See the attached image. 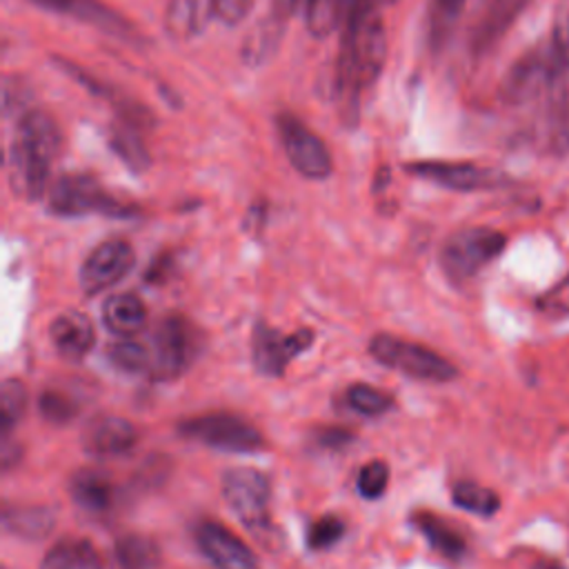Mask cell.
<instances>
[{"label": "cell", "instance_id": "6da1fadb", "mask_svg": "<svg viewBox=\"0 0 569 569\" xmlns=\"http://www.w3.org/2000/svg\"><path fill=\"white\" fill-rule=\"evenodd\" d=\"M387 60V31L378 9L369 0H358L353 7L338 56L336 93L342 100V113L358 120L360 93L376 84Z\"/></svg>", "mask_w": 569, "mask_h": 569}, {"label": "cell", "instance_id": "7a4b0ae2", "mask_svg": "<svg viewBox=\"0 0 569 569\" xmlns=\"http://www.w3.org/2000/svg\"><path fill=\"white\" fill-rule=\"evenodd\" d=\"M62 147V133L47 111H24L7 153L9 187L16 198L36 202L49 191L51 160Z\"/></svg>", "mask_w": 569, "mask_h": 569}, {"label": "cell", "instance_id": "3957f363", "mask_svg": "<svg viewBox=\"0 0 569 569\" xmlns=\"http://www.w3.org/2000/svg\"><path fill=\"white\" fill-rule=\"evenodd\" d=\"M222 496L238 520L260 540L264 547L276 542L278 529L269 513V478L251 467L227 469L222 476Z\"/></svg>", "mask_w": 569, "mask_h": 569}, {"label": "cell", "instance_id": "277c9868", "mask_svg": "<svg viewBox=\"0 0 569 569\" xmlns=\"http://www.w3.org/2000/svg\"><path fill=\"white\" fill-rule=\"evenodd\" d=\"M200 347L202 338L198 327L180 313H169L156 325L147 342V373L160 382L176 380L193 365Z\"/></svg>", "mask_w": 569, "mask_h": 569}, {"label": "cell", "instance_id": "5b68a950", "mask_svg": "<svg viewBox=\"0 0 569 569\" xmlns=\"http://www.w3.org/2000/svg\"><path fill=\"white\" fill-rule=\"evenodd\" d=\"M47 209L62 218H78L89 213L109 218L138 216L136 204L118 200L89 173H64L56 178L47 191Z\"/></svg>", "mask_w": 569, "mask_h": 569}, {"label": "cell", "instance_id": "8992f818", "mask_svg": "<svg viewBox=\"0 0 569 569\" xmlns=\"http://www.w3.org/2000/svg\"><path fill=\"white\" fill-rule=\"evenodd\" d=\"M507 244L505 233L491 227H467L451 233L440 247V267L453 282H465L496 260Z\"/></svg>", "mask_w": 569, "mask_h": 569}, {"label": "cell", "instance_id": "52a82bcc", "mask_svg": "<svg viewBox=\"0 0 569 569\" xmlns=\"http://www.w3.org/2000/svg\"><path fill=\"white\" fill-rule=\"evenodd\" d=\"M369 353L380 365L396 369L409 378L416 380H429V382H447L458 376V369L436 353L429 347H422L418 342L391 336V333H378L369 340Z\"/></svg>", "mask_w": 569, "mask_h": 569}, {"label": "cell", "instance_id": "ba28073f", "mask_svg": "<svg viewBox=\"0 0 569 569\" xmlns=\"http://www.w3.org/2000/svg\"><path fill=\"white\" fill-rule=\"evenodd\" d=\"M182 438L202 442L207 447L233 453H253L264 447L262 433L247 420L233 413H204L178 425Z\"/></svg>", "mask_w": 569, "mask_h": 569}, {"label": "cell", "instance_id": "9c48e42d", "mask_svg": "<svg viewBox=\"0 0 569 569\" xmlns=\"http://www.w3.org/2000/svg\"><path fill=\"white\" fill-rule=\"evenodd\" d=\"M276 129L282 142V149L291 167L307 180H325L333 171V160L322 142L302 120L291 113H280Z\"/></svg>", "mask_w": 569, "mask_h": 569}, {"label": "cell", "instance_id": "30bf717a", "mask_svg": "<svg viewBox=\"0 0 569 569\" xmlns=\"http://www.w3.org/2000/svg\"><path fill=\"white\" fill-rule=\"evenodd\" d=\"M405 171L429 180L438 187L453 189V191H482V189H498L509 184V176L473 162H447V160H416L405 164Z\"/></svg>", "mask_w": 569, "mask_h": 569}, {"label": "cell", "instance_id": "8fae6325", "mask_svg": "<svg viewBox=\"0 0 569 569\" xmlns=\"http://www.w3.org/2000/svg\"><path fill=\"white\" fill-rule=\"evenodd\" d=\"M558 80L547 44L522 53L505 73L500 82V98L509 104H525L538 98L549 84Z\"/></svg>", "mask_w": 569, "mask_h": 569}, {"label": "cell", "instance_id": "7c38bea8", "mask_svg": "<svg viewBox=\"0 0 569 569\" xmlns=\"http://www.w3.org/2000/svg\"><path fill=\"white\" fill-rule=\"evenodd\" d=\"M136 264L133 247L127 240H104L91 249L80 267V287L87 296H96L118 284Z\"/></svg>", "mask_w": 569, "mask_h": 569}, {"label": "cell", "instance_id": "4fadbf2b", "mask_svg": "<svg viewBox=\"0 0 569 569\" xmlns=\"http://www.w3.org/2000/svg\"><path fill=\"white\" fill-rule=\"evenodd\" d=\"M313 342V331L300 329L296 333H282L269 325H258L251 336V358L260 373L282 376L287 365L309 349Z\"/></svg>", "mask_w": 569, "mask_h": 569}, {"label": "cell", "instance_id": "5bb4252c", "mask_svg": "<svg viewBox=\"0 0 569 569\" xmlns=\"http://www.w3.org/2000/svg\"><path fill=\"white\" fill-rule=\"evenodd\" d=\"M27 2H31L40 9H47V11H53V13L71 16L80 22H87L96 29L111 33L113 38H120L124 42L142 40L138 29L122 13L113 11L111 7L102 4L100 0H27Z\"/></svg>", "mask_w": 569, "mask_h": 569}, {"label": "cell", "instance_id": "9a60e30c", "mask_svg": "<svg viewBox=\"0 0 569 569\" xmlns=\"http://www.w3.org/2000/svg\"><path fill=\"white\" fill-rule=\"evenodd\" d=\"M196 540L200 551L216 569H260L256 553L220 522H200L196 529Z\"/></svg>", "mask_w": 569, "mask_h": 569}, {"label": "cell", "instance_id": "2e32d148", "mask_svg": "<svg viewBox=\"0 0 569 569\" xmlns=\"http://www.w3.org/2000/svg\"><path fill=\"white\" fill-rule=\"evenodd\" d=\"M138 442V429L120 416H100L82 433V445L89 453L109 458L131 451Z\"/></svg>", "mask_w": 569, "mask_h": 569}, {"label": "cell", "instance_id": "e0dca14e", "mask_svg": "<svg viewBox=\"0 0 569 569\" xmlns=\"http://www.w3.org/2000/svg\"><path fill=\"white\" fill-rule=\"evenodd\" d=\"M529 2L531 0H491L471 33V53L476 58L487 56L516 24Z\"/></svg>", "mask_w": 569, "mask_h": 569}, {"label": "cell", "instance_id": "ac0fdd59", "mask_svg": "<svg viewBox=\"0 0 569 569\" xmlns=\"http://www.w3.org/2000/svg\"><path fill=\"white\" fill-rule=\"evenodd\" d=\"M49 336L56 351L67 360H82L96 342V331L91 322L78 311H64L53 318Z\"/></svg>", "mask_w": 569, "mask_h": 569}, {"label": "cell", "instance_id": "d6986e66", "mask_svg": "<svg viewBox=\"0 0 569 569\" xmlns=\"http://www.w3.org/2000/svg\"><path fill=\"white\" fill-rule=\"evenodd\" d=\"M69 496L82 509L91 513H104L113 505L116 487L107 473L98 469H80L69 480Z\"/></svg>", "mask_w": 569, "mask_h": 569}, {"label": "cell", "instance_id": "ffe728a7", "mask_svg": "<svg viewBox=\"0 0 569 569\" xmlns=\"http://www.w3.org/2000/svg\"><path fill=\"white\" fill-rule=\"evenodd\" d=\"M207 16H211V4H204V0H169L162 27L171 40L182 42L196 38L204 29Z\"/></svg>", "mask_w": 569, "mask_h": 569}, {"label": "cell", "instance_id": "44dd1931", "mask_svg": "<svg viewBox=\"0 0 569 569\" xmlns=\"http://www.w3.org/2000/svg\"><path fill=\"white\" fill-rule=\"evenodd\" d=\"M102 322L111 333H116L120 338H129V336H136L144 327L147 311L138 296L113 293L102 305Z\"/></svg>", "mask_w": 569, "mask_h": 569}, {"label": "cell", "instance_id": "7402d4cb", "mask_svg": "<svg viewBox=\"0 0 569 569\" xmlns=\"http://www.w3.org/2000/svg\"><path fill=\"white\" fill-rule=\"evenodd\" d=\"M4 529L22 540H42L56 527V511L44 505L27 507H4L2 511Z\"/></svg>", "mask_w": 569, "mask_h": 569}, {"label": "cell", "instance_id": "603a6c76", "mask_svg": "<svg viewBox=\"0 0 569 569\" xmlns=\"http://www.w3.org/2000/svg\"><path fill=\"white\" fill-rule=\"evenodd\" d=\"M40 569H104V565L89 540L67 538L44 553Z\"/></svg>", "mask_w": 569, "mask_h": 569}, {"label": "cell", "instance_id": "cb8c5ba5", "mask_svg": "<svg viewBox=\"0 0 569 569\" xmlns=\"http://www.w3.org/2000/svg\"><path fill=\"white\" fill-rule=\"evenodd\" d=\"M411 520L438 553H442L451 560H458L465 556L467 542H465L462 533L456 527H451V522H447L429 511H418V513H413Z\"/></svg>", "mask_w": 569, "mask_h": 569}, {"label": "cell", "instance_id": "d4e9b609", "mask_svg": "<svg viewBox=\"0 0 569 569\" xmlns=\"http://www.w3.org/2000/svg\"><path fill=\"white\" fill-rule=\"evenodd\" d=\"M358 0H305V22L313 38L331 36L345 20H349Z\"/></svg>", "mask_w": 569, "mask_h": 569}, {"label": "cell", "instance_id": "484cf974", "mask_svg": "<svg viewBox=\"0 0 569 569\" xmlns=\"http://www.w3.org/2000/svg\"><path fill=\"white\" fill-rule=\"evenodd\" d=\"M282 31H284V22H280L269 13V18L258 22L247 36L242 44V62L249 67H262L264 62H269L280 47Z\"/></svg>", "mask_w": 569, "mask_h": 569}, {"label": "cell", "instance_id": "4316f807", "mask_svg": "<svg viewBox=\"0 0 569 569\" xmlns=\"http://www.w3.org/2000/svg\"><path fill=\"white\" fill-rule=\"evenodd\" d=\"M109 147L136 173L147 171L151 164V156L142 142L140 129H136L122 120L109 129Z\"/></svg>", "mask_w": 569, "mask_h": 569}, {"label": "cell", "instance_id": "83f0119b", "mask_svg": "<svg viewBox=\"0 0 569 569\" xmlns=\"http://www.w3.org/2000/svg\"><path fill=\"white\" fill-rule=\"evenodd\" d=\"M113 562L116 569H158L160 551L151 538L127 533L113 547Z\"/></svg>", "mask_w": 569, "mask_h": 569}, {"label": "cell", "instance_id": "f1b7e54d", "mask_svg": "<svg viewBox=\"0 0 569 569\" xmlns=\"http://www.w3.org/2000/svg\"><path fill=\"white\" fill-rule=\"evenodd\" d=\"M547 51L558 78L569 73V0H560L553 11L551 33L547 40Z\"/></svg>", "mask_w": 569, "mask_h": 569}, {"label": "cell", "instance_id": "f546056e", "mask_svg": "<svg viewBox=\"0 0 569 569\" xmlns=\"http://www.w3.org/2000/svg\"><path fill=\"white\" fill-rule=\"evenodd\" d=\"M80 407H82V400L60 387H47L38 398L40 416L53 425L71 422L80 413Z\"/></svg>", "mask_w": 569, "mask_h": 569}, {"label": "cell", "instance_id": "4dcf8cb0", "mask_svg": "<svg viewBox=\"0 0 569 569\" xmlns=\"http://www.w3.org/2000/svg\"><path fill=\"white\" fill-rule=\"evenodd\" d=\"M451 498L460 509L471 511L476 516H493L500 509L498 493L493 489L482 487V485L471 482V480L458 482L451 491Z\"/></svg>", "mask_w": 569, "mask_h": 569}, {"label": "cell", "instance_id": "1f68e13d", "mask_svg": "<svg viewBox=\"0 0 569 569\" xmlns=\"http://www.w3.org/2000/svg\"><path fill=\"white\" fill-rule=\"evenodd\" d=\"M29 396L20 380L7 378L0 389V431L2 436H9V431L18 425L27 409Z\"/></svg>", "mask_w": 569, "mask_h": 569}, {"label": "cell", "instance_id": "d6a6232c", "mask_svg": "<svg viewBox=\"0 0 569 569\" xmlns=\"http://www.w3.org/2000/svg\"><path fill=\"white\" fill-rule=\"evenodd\" d=\"M347 400L362 416H382L393 407V400L389 393L362 382H356L347 389Z\"/></svg>", "mask_w": 569, "mask_h": 569}, {"label": "cell", "instance_id": "836d02e7", "mask_svg": "<svg viewBox=\"0 0 569 569\" xmlns=\"http://www.w3.org/2000/svg\"><path fill=\"white\" fill-rule=\"evenodd\" d=\"M109 360L113 362V367L129 371V373H147L149 369V353H147V345L136 342V340H120L113 342L109 347Z\"/></svg>", "mask_w": 569, "mask_h": 569}, {"label": "cell", "instance_id": "e575fe53", "mask_svg": "<svg viewBox=\"0 0 569 569\" xmlns=\"http://www.w3.org/2000/svg\"><path fill=\"white\" fill-rule=\"evenodd\" d=\"M465 2L467 0H433L431 22H429V33H431L433 42L447 40L460 11L465 9Z\"/></svg>", "mask_w": 569, "mask_h": 569}, {"label": "cell", "instance_id": "d590c367", "mask_svg": "<svg viewBox=\"0 0 569 569\" xmlns=\"http://www.w3.org/2000/svg\"><path fill=\"white\" fill-rule=\"evenodd\" d=\"M387 485H389V467L382 460H371L360 467L356 487L362 498H369V500L380 498Z\"/></svg>", "mask_w": 569, "mask_h": 569}, {"label": "cell", "instance_id": "8d00e7d4", "mask_svg": "<svg viewBox=\"0 0 569 569\" xmlns=\"http://www.w3.org/2000/svg\"><path fill=\"white\" fill-rule=\"evenodd\" d=\"M345 536V522L342 518L327 513L322 518H318L309 531H307V542L311 549H327L331 545H336L340 538Z\"/></svg>", "mask_w": 569, "mask_h": 569}, {"label": "cell", "instance_id": "74e56055", "mask_svg": "<svg viewBox=\"0 0 569 569\" xmlns=\"http://www.w3.org/2000/svg\"><path fill=\"white\" fill-rule=\"evenodd\" d=\"M538 309L551 320L569 318V273L540 296Z\"/></svg>", "mask_w": 569, "mask_h": 569}, {"label": "cell", "instance_id": "f35d334b", "mask_svg": "<svg viewBox=\"0 0 569 569\" xmlns=\"http://www.w3.org/2000/svg\"><path fill=\"white\" fill-rule=\"evenodd\" d=\"M209 4H211V16L218 22L227 27H236L247 18V13L253 7V0H209Z\"/></svg>", "mask_w": 569, "mask_h": 569}, {"label": "cell", "instance_id": "ab89813d", "mask_svg": "<svg viewBox=\"0 0 569 569\" xmlns=\"http://www.w3.org/2000/svg\"><path fill=\"white\" fill-rule=\"evenodd\" d=\"M551 142L556 151H569V98L562 102V109L558 111V118L553 122Z\"/></svg>", "mask_w": 569, "mask_h": 569}, {"label": "cell", "instance_id": "60d3db41", "mask_svg": "<svg viewBox=\"0 0 569 569\" xmlns=\"http://www.w3.org/2000/svg\"><path fill=\"white\" fill-rule=\"evenodd\" d=\"M351 431L347 429H340V427H329V429H320L318 431V442L325 445V447H331V449H340L345 447L347 442H351Z\"/></svg>", "mask_w": 569, "mask_h": 569}, {"label": "cell", "instance_id": "b9f144b4", "mask_svg": "<svg viewBox=\"0 0 569 569\" xmlns=\"http://www.w3.org/2000/svg\"><path fill=\"white\" fill-rule=\"evenodd\" d=\"M300 0H271V16L278 18L280 22H287L291 13L298 9Z\"/></svg>", "mask_w": 569, "mask_h": 569}, {"label": "cell", "instance_id": "7bdbcfd3", "mask_svg": "<svg viewBox=\"0 0 569 569\" xmlns=\"http://www.w3.org/2000/svg\"><path fill=\"white\" fill-rule=\"evenodd\" d=\"M0 456H2V469H9V467H11L13 462H18V458H20V447H18V442H11L9 436H2Z\"/></svg>", "mask_w": 569, "mask_h": 569}, {"label": "cell", "instance_id": "ee69618b", "mask_svg": "<svg viewBox=\"0 0 569 569\" xmlns=\"http://www.w3.org/2000/svg\"><path fill=\"white\" fill-rule=\"evenodd\" d=\"M369 2H373L376 7H380V4H391V2H396V0H369Z\"/></svg>", "mask_w": 569, "mask_h": 569}]
</instances>
